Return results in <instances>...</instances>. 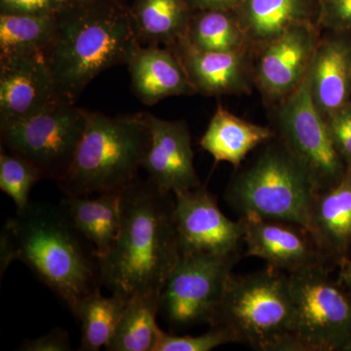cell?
I'll return each mask as SVG.
<instances>
[{"label": "cell", "instance_id": "1f68e13d", "mask_svg": "<svg viewBox=\"0 0 351 351\" xmlns=\"http://www.w3.org/2000/svg\"><path fill=\"white\" fill-rule=\"evenodd\" d=\"M21 351H71V338L68 331L54 328L38 338L25 339L20 346Z\"/></svg>", "mask_w": 351, "mask_h": 351}, {"label": "cell", "instance_id": "ac0fdd59", "mask_svg": "<svg viewBox=\"0 0 351 351\" xmlns=\"http://www.w3.org/2000/svg\"><path fill=\"white\" fill-rule=\"evenodd\" d=\"M341 34L320 38L309 68L314 103L325 117L351 101V41Z\"/></svg>", "mask_w": 351, "mask_h": 351}, {"label": "cell", "instance_id": "44dd1931", "mask_svg": "<svg viewBox=\"0 0 351 351\" xmlns=\"http://www.w3.org/2000/svg\"><path fill=\"white\" fill-rule=\"evenodd\" d=\"M276 136L274 129L247 121L219 105L199 144L216 162L230 163L237 169L252 151Z\"/></svg>", "mask_w": 351, "mask_h": 351}, {"label": "cell", "instance_id": "8992f818", "mask_svg": "<svg viewBox=\"0 0 351 351\" xmlns=\"http://www.w3.org/2000/svg\"><path fill=\"white\" fill-rule=\"evenodd\" d=\"M288 274L272 269L232 274L211 326L230 330L237 343L255 350L295 351Z\"/></svg>", "mask_w": 351, "mask_h": 351}, {"label": "cell", "instance_id": "f546056e", "mask_svg": "<svg viewBox=\"0 0 351 351\" xmlns=\"http://www.w3.org/2000/svg\"><path fill=\"white\" fill-rule=\"evenodd\" d=\"M317 25L334 34L351 32V0H318Z\"/></svg>", "mask_w": 351, "mask_h": 351}, {"label": "cell", "instance_id": "d6a6232c", "mask_svg": "<svg viewBox=\"0 0 351 351\" xmlns=\"http://www.w3.org/2000/svg\"><path fill=\"white\" fill-rule=\"evenodd\" d=\"M68 0H0V13L56 12Z\"/></svg>", "mask_w": 351, "mask_h": 351}, {"label": "cell", "instance_id": "4dcf8cb0", "mask_svg": "<svg viewBox=\"0 0 351 351\" xmlns=\"http://www.w3.org/2000/svg\"><path fill=\"white\" fill-rule=\"evenodd\" d=\"M337 151L351 166V101L326 117Z\"/></svg>", "mask_w": 351, "mask_h": 351}, {"label": "cell", "instance_id": "9c48e42d", "mask_svg": "<svg viewBox=\"0 0 351 351\" xmlns=\"http://www.w3.org/2000/svg\"><path fill=\"white\" fill-rule=\"evenodd\" d=\"M274 120L276 137L306 170L317 193L341 181L348 165L337 151L326 117L314 103L309 69L297 89L278 103Z\"/></svg>", "mask_w": 351, "mask_h": 351}, {"label": "cell", "instance_id": "d590c367", "mask_svg": "<svg viewBox=\"0 0 351 351\" xmlns=\"http://www.w3.org/2000/svg\"><path fill=\"white\" fill-rule=\"evenodd\" d=\"M338 281L341 285L351 288V261L346 260L341 263Z\"/></svg>", "mask_w": 351, "mask_h": 351}, {"label": "cell", "instance_id": "cb8c5ba5", "mask_svg": "<svg viewBox=\"0 0 351 351\" xmlns=\"http://www.w3.org/2000/svg\"><path fill=\"white\" fill-rule=\"evenodd\" d=\"M56 29V15L50 13H0V59L43 54Z\"/></svg>", "mask_w": 351, "mask_h": 351}, {"label": "cell", "instance_id": "7402d4cb", "mask_svg": "<svg viewBox=\"0 0 351 351\" xmlns=\"http://www.w3.org/2000/svg\"><path fill=\"white\" fill-rule=\"evenodd\" d=\"M120 193H101L98 197L66 196L61 205L76 230L89 242L101 258L112 248L121 219Z\"/></svg>", "mask_w": 351, "mask_h": 351}, {"label": "cell", "instance_id": "277c9868", "mask_svg": "<svg viewBox=\"0 0 351 351\" xmlns=\"http://www.w3.org/2000/svg\"><path fill=\"white\" fill-rule=\"evenodd\" d=\"M151 142L147 113L110 117L87 110L84 133L58 186L66 196L121 193L138 179Z\"/></svg>", "mask_w": 351, "mask_h": 351}, {"label": "cell", "instance_id": "603a6c76", "mask_svg": "<svg viewBox=\"0 0 351 351\" xmlns=\"http://www.w3.org/2000/svg\"><path fill=\"white\" fill-rule=\"evenodd\" d=\"M129 7L142 45H174L186 36L195 12L186 0H133Z\"/></svg>", "mask_w": 351, "mask_h": 351}, {"label": "cell", "instance_id": "52a82bcc", "mask_svg": "<svg viewBox=\"0 0 351 351\" xmlns=\"http://www.w3.org/2000/svg\"><path fill=\"white\" fill-rule=\"evenodd\" d=\"M295 351H343L351 336V295L327 265L288 274Z\"/></svg>", "mask_w": 351, "mask_h": 351}, {"label": "cell", "instance_id": "8d00e7d4", "mask_svg": "<svg viewBox=\"0 0 351 351\" xmlns=\"http://www.w3.org/2000/svg\"><path fill=\"white\" fill-rule=\"evenodd\" d=\"M343 351H351V336L350 341H348V345H346L345 350Z\"/></svg>", "mask_w": 351, "mask_h": 351}, {"label": "cell", "instance_id": "ffe728a7", "mask_svg": "<svg viewBox=\"0 0 351 351\" xmlns=\"http://www.w3.org/2000/svg\"><path fill=\"white\" fill-rule=\"evenodd\" d=\"M313 239L329 260L343 263L351 246V166L341 181L315 196Z\"/></svg>", "mask_w": 351, "mask_h": 351}, {"label": "cell", "instance_id": "5bb4252c", "mask_svg": "<svg viewBox=\"0 0 351 351\" xmlns=\"http://www.w3.org/2000/svg\"><path fill=\"white\" fill-rule=\"evenodd\" d=\"M147 117L152 142L143 164L147 179L165 193H180L200 186L186 122L159 119L151 113Z\"/></svg>", "mask_w": 351, "mask_h": 351}, {"label": "cell", "instance_id": "6da1fadb", "mask_svg": "<svg viewBox=\"0 0 351 351\" xmlns=\"http://www.w3.org/2000/svg\"><path fill=\"white\" fill-rule=\"evenodd\" d=\"M121 219L110 250L99 258L101 285L131 299L161 295L181 258L174 195L138 179L120 193Z\"/></svg>", "mask_w": 351, "mask_h": 351}, {"label": "cell", "instance_id": "7a4b0ae2", "mask_svg": "<svg viewBox=\"0 0 351 351\" xmlns=\"http://www.w3.org/2000/svg\"><path fill=\"white\" fill-rule=\"evenodd\" d=\"M44 59L60 100L75 104L95 77L127 64L141 45L125 0H68Z\"/></svg>", "mask_w": 351, "mask_h": 351}, {"label": "cell", "instance_id": "e0dca14e", "mask_svg": "<svg viewBox=\"0 0 351 351\" xmlns=\"http://www.w3.org/2000/svg\"><path fill=\"white\" fill-rule=\"evenodd\" d=\"M127 66L132 91L145 106L169 97L196 94L179 57L168 46L141 44Z\"/></svg>", "mask_w": 351, "mask_h": 351}, {"label": "cell", "instance_id": "4fadbf2b", "mask_svg": "<svg viewBox=\"0 0 351 351\" xmlns=\"http://www.w3.org/2000/svg\"><path fill=\"white\" fill-rule=\"evenodd\" d=\"M240 219L244 226L246 257L262 258L269 267L286 274L327 265L330 261L302 226L253 216Z\"/></svg>", "mask_w": 351, "mask_h": 351}, {"label": "cell", "instance_id": "f1b7e54d", "mask_svg": "<svg viewBox=\"0 0 351 351\" xmlns=\"http://www.w3.org/2000/svg\"><path fill=\"white\" fill-rule=\"evenodd\" d=\"M230 343H237V338L223 327L211 326L200 336H175L162 330L154 351H210Z\"/></svg>", "mask_w": 351, "mask_h": 351}, {"label": "cell", "instance_id": "d4e9b609", "mask_svg": "<svg viewBox=\"0 0 351 351\" xmlns=\"http://www.w3.org/2000/svg\"><path fill=\"white\" fill-rule=\"evenodd\" d=\"M160 295L132 297L108 341V351H154L162 330L157 325Z\"/></svg>", "mask_w": 351, "mask_h": 351}, {"label": "cell", "instance_id": "836d02e7", "mask_svg": "<svg viewBox=\"0 0 351 351\" xmlns=\"http://www.w3.org/2000/svg\"><path fill=\"white\" fill-rule=\"evenodd\" d=\"M15 261H19L17 243L10 228L4 223L0 232V278Z\"/></svg>", "mask_w": 351, "mask_h": 351}, {"label": "cell", "instance_id": "83f0119b", "mask_svg": "<svg viewBox=\"0 0 351 351\" xmlns=\"http://www.w3.org/2000/svg\"><path fill=\"white\" fill-rule=\"evenodd\" d=\"M43 179L40 171L34 164L1 147L0 189L13 200L17 212L29 206L32 189Z\"/></svg>", "mask_w": 351, "mask_h": 351}, {"label": "cell", "instance_id": "9a60e30c", "mask_svg": "<svg viewBox=\"0 0 351 351\" xmlns=\"http://www.w3.org/2000/svg\"><path fill=\"white\" fill-rule=\"evenodd\" d=\"M179 57L196 94L206 97L250 93L255 85L252 47L230 52L204 51L184 38L168 46Z\"/></svg>", "mask_w": 351, "mask_h": 351}, {"label": "cell", "instance_id": "7c38bea8", "mask_svg": "<svg viewBox=\"0 0 351 351\" xmlns=\"http://www.w3.org/2000/svg\"><path fill=\"white\" fill-rule=\"evenodd\" d=\"M319 29L316 23L299 25L256 50L254 80L267 100L280 103L301 84L319 43Z\"/></svg>", "mask_w": 351, "mask_h": 351}, {"label": "cell", "instance_id": "ba28073f", "mask_svg": "<svg viewBox=\"0 0 351 351\" xmlns=\"http://www.w3.org/2000/svg\"><path fill=\"white\" fill-rule=\"evenodd\" d=\"M86 110L59 101L40 112L0 123L1 147L58 182L69 170L86 126Z\"/></svg>", "mask_w": 351, "mask_h": 351}, {"label": "cell", "instance_id": "3957f363", "mask_svg": "<svg viewBox=\"0 0 351 351\" xmlns=\"http://www.w3.org/2000/svg\"><path fill=\"white\" fill-rule=\"evenodd\" d=\"M20 262L68 306L71 313L87 295L100 290L99 260L64 208L31 202L6 221Z\"/></svg>", "mask_w": 351, "mask_h": 351}, {"label": "cell", "instance_id": "30bf717a", "mask_svg": "<svg viewBox=\"0 0 351 351\" xmlns=\"http://www.w3.org/2000/svg\"><path fill=\"white\" fill-rule=\"evenodd\" d=\"M240 254L181 256L160 295L166 321L180 328L211 324Z\"/></svg>", "mask_w": 351, "mask_h": 351}, {"label": "cell", "instance_id": "d6986e66", "mask_svg": "<svg viewBox=\"0 0 351 351\" xmlns=\"http://www.w3.org/2000/svg\"><path fill=\"white\" fill-rule=\"evenodd\" d=\"M318 7V0H243L235 13L256 51L292 27L317 24Z\"/></svg>", "mask_w": 351, "mask_h": 351}, {"label": "cell", "instance_id": "484cf974", "mask_svg": "<svg viewBox=\"0 0 351 351\" xmlns=\"http://www.w3.org/2000/svg\"><path fill=\"white\" fill-rule=\"evenodd\" d=\"M182 38L204 51L230 52L251 47L235 10L195 11Z\"/></svg>", "mask_w": 351, "mask_h": 351}, {"label": "cell", "instance_id": "8fae6325", "mask_svg": "<svg viewBox=\"0 0 351 351\" xmlns=\"http://www.w3.org/2000/svg\"><path fill=\"white\" fill-rule=\"evenodd\" d=\"M174 195V216L181 256L207 253L216 255L239 252L243 241L241 219L232 221L221 211L206 186Z\"/></svg>", "mask_w": 351, "mask_h": 351}, {"label": "cell", "instance_id": "2e32d148", "mask_svg": "<svg viewBox=\"0 0 351 351\" xmlns=\"http://www.w3.org/2000/svg\"><path fill=\"white\" fill-rule=\"evenodd\" d=\"M59 101L43 54L0 59V123L31 117Z\"/></svg>", "mask_w": 351, "mask_h": 351}, {"label": "cell", "instance_id": "e575fe53", "mask_svg": "<svg viewBox=\"0 0 351 351\" xmlns=\"http://www.w3.org/2000/svg\"><path fill=\"white\" fill-rule=\"evenodd\" d=\"M189 6L195 11L214 10H235L243 2V0H186Z\"/></svg>", "mask_w": 351, "mask_h": 351}, {"label": "cell", "instance_id": "4316f807", "mask_svg": "<svg viewBox=\"0 0 351 351\" xmlns=\"http://www.w3.org/2000/svg\"><path fill=\"white\" fill-rule=\"evenodd\" d=\"M129 300L114 293L110 297H105L100 290L80 300L73 313L82 323L80 350L98 351L107 346Z\"/></svg>", "mask_w": 351, "mask_h": 351}, {"label": "cell", "instance_id": "5b68a950", "mask_svg": "<svg viewBox=\"0 0 351 351\" xmlns=\"http://www.w3.org/2000/svg\"><path fill=\"white\" fill-rule=\"evenodd\" d=\"M316 195L306 170L276 136L265 143L255 160L237 169L225 198L240 217L287 221L311 234Z\"/></svg>", "mask_w": 351, "mask_h": 351}]
</instances>
